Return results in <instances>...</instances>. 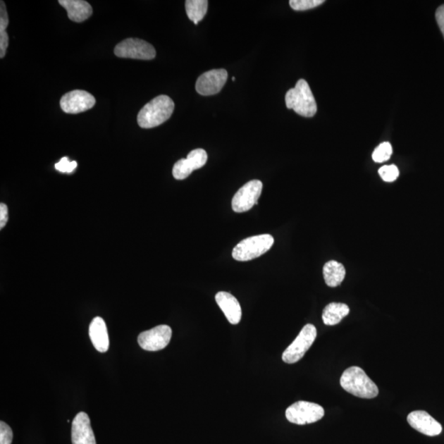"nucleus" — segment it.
Instances as JSON below:
<instances>
[{"label": "nucleus", "mask_w": 444, "mask_h": 444, "mask_svg": "<svg viewBox=\"0 0 444 444\" xmlns=\"http://www.w3.org/2000/svg\"><path fill=\"white\" fill-rule=\"evenodd\" d=\"M58 4L66 9L68 17L73 22L82 23L92 16L91 4L83 0H59Z\"/></svg>", "instance_id": "16"}, {"label": "nucleus", "mask_w": 444, "mask_h": 444, "mask_svg": "<svg viewBox=\"0 0 444 444\" xmlns=\"http://www.w3.org/2000/svg\"><path fill=\"white\" fill-rule=\"evenodd\" d=\"M186 159L190 162L194 171L199 170L206 164L207 153L205 150L199 148V149L191 151L189 154H187Z\"/></svg>", "instance_id": "21"}, {"label": "nucleus", "mask_w": 444, "mask_h": 444, "mask_svg": "<svg viewBox=\"0 0 444 444\" xmlns=\"http://www.w3.org/2000/svg\"><path fill=\"white\" fill-rule=\"evenodd\" d=\"M323 3V0H290V5L295 11H304L320 6Z\"/></svg>", "instance_id": "24"}, {"label": "nucleus", "mask_w": 444, "mask_h": 444, "mask_svg": "<svg viewBox=\"0 0 444 444\" xmlns=\"http://www.w3.org/2000/svg\"><path fill=\"white\" fill-rule=\"evenodd\" d=\"M263 191V183L258 180H251L236 192L232 199V209L235 212L249 211L254 205L258 204V200Z\"/></svg>", "instance_id": "8"}, {"label": "nucleus", "mask_w": 444, "mask_h": 444, "mask_svg": "<svg viewBox=\"0 0 444 444\" xmlns=\"http://www.w3.org/2000/svg\"><path fill=\"white\" fill-rule=\"evenodd\" d=\"M345 276V269L337 261H329L323 266V278L326 284L330 288H337L342 284Z\"/></svg>", "instance_id": "17"}, {"label": "nucleus", "mask_w": 444, "mask_h": 444, "mask_svg": "<svg viewBox=\"0 0 444 444\" xmlns=\"http://www.w3.org/2000/svg\"><path fill=\"white\" fill-rule=\"evenodd\" d=\"M9 23L6 6L4 1L0 4V58H3L6 54L8 47V35L6 28Z\"/></svg>", "instance_id": "20"}, {"label": "nucleus", "mask_w": 444, "mask_h": 444, "mask_svg": "<svg viewBox=\"0 0 444 444\" xmlns=\"http://www.w3.org/2000/svg\"><path fill=\"white\" fill-rule=\"evenodd\" d=\"M285 105L304 117H313L317 112V103L309 83L304 79H300L295 87L286 93Z\"/></svg>", "instance_id": "3"}, {"label": "nucleus", "mask_w": 444, "mask_h": 444, "mask_svg": "<svg viewBox=\"0 0 444 444\" xmlns=\"http://www.w3.org/2000/svg\"><path fill=\"white\" fill-rule=\"evenodd\" d=\"M228 73L224 68L212 69L197 78L196 91L202 96L215 95L224 87Z\"/></svg>", "instance_id": "10"}, {"label": "nucleus", "mask_w": 444, "mask_h": 444, "mask_svg": "<svg viewBox=\"0 0 444 444\" xmlns=\"http://www.w3.org/2000/svg\"><path fill=\"white\" fill-rule=\"evenodd\" d=\"M77 166V161H70L68 160V158L66 156L63 157L61 161L56 163V169L62 173H72L76 169Z\"/></svg>", "instance_id": "26"}, {"label": "nucleus", "mask_w": 444, "mask_h": 444, "mask_svg": "<svg viewBox=\"0 0 444 444\" xmlns=\"http://www.w3.org/2000/svg\"><path fill=\"white\" fill-rule=\"evenodd\" d=\"M407 421L414 429L427 436H438L443 427L436 419L424 411L412 412L408 414Z\"/></svg>", "instance_id": "12"}, {"label": "nucleus", "mask_w": 444, "mask_h": 444, "mask_svg": "<svg viewBox=\"0 0 444 444\" xmlns=\"http://www.w3.org/2000/svg\"><path fill=\"white\" fill-rule=\"evenodd\" d=\"M89 335L94 347L99 352L105 353L110 347V340L105 321L101 317L93 319L89 327Z\"/></svg>", "instance_id": "15"}, {"label": "nucleus", "mask_w": 444, "mask_h": 444, "mask_svg": "<svg viewBox=\"0 0 444 444\" xmlns=\"http://www.w3.org/2000/svg\"><path fill=\"white\" fill-rule=\"evenodd\" d=\"M324 413V409L319 404L300 401L286 409L285 417L290 423L304 426L320 421Z\"/></svg>", "instance_id": "6"}, {"label": "nucleus", "mask_w": 444, "mask_h": 444, "mask_svg": "<svg viewBox=\"0 0 444 444\" xmlns=\"http://www.w3.org/2000/svg\"><path fill=\"white\" fill-rule=\"evenodd\" d=\"M232 81H235V77L232 78Z\"/></svg>", "instance_id": "30"}, {"label": "nucleus", "mask_w": 444, "mask_h": 444, "mask_svg": "<svg viewBox=\"0 0 444 444\" xmlns=\"http://www.w3.org/2000/svg\"><path fill=\"white\" fill-rule=\"evenodd\" d=\"M13 436L12 428L6 423L0 422V444H11Z\"/></svg>", "instance_id": "27"}, {"label": "nucleus", "mask_w": 444, "mask_h": 444, "mask_svg": "<svg viewBox=\"0 0 444 444\" xmlns=\"http://www.w3.org/2000/svg\"><path fill=\"white\" fill-rule=\"evenodd\" d=\"M317 337V329L313 324L305 325L302 330L291 343L285 349L283 354V360L285 363L295 364L304 357L314 343Z\"/></svg>", "instance_id": "5"}, {"label": "nucleus", "mask_w": 444, "mask_h": 444, "mask_svg": "<svg viewBox=\"0 0 444 444\" xmlns=\"http://www.w3.org/2000/svg\"><path fill=\"white\" fill-rule=\"evenodd\" d=\"M96 104L92 94L82 90H74L63 95L61 100L63 111L67 113H79L90 110Z\"/></svg>", "instance_id": "11"}, {"label": "nucleus", "mask_w": 444, "mask_h": 444, "mask_svg": "<svg viewBox=\"0 0 444 444\" xmlns=\"http://www.w3.org/2000/svg\"><path fill=\"white\" fill-rule=\"evenodd\" d=\"M273 244L274 238L269 234L249 237L235 247L232 257L236 261H250L266 253Z\"/></svg>", "instance_id": "4"}, {"label": "nucleus", "mask_w": 444, "mask_h": 444, "mask_svg": "<svg viewBox=\"0 0 444 444\" xmlns=\"http://www.w3.org/2000/svg\"><path fill=\"white\" fill-rule=\"evenodd\" d=\"M350 313L347 304L343 303H331L323 309L322 318L325 325L338 324Z\"/></svg>", "instance_id": "18"}, {"label": "nucleus", "mask_w": 444, "mask_h": 444, "mask_svg": "<svg viewBox=\"0 0 444 444\" xmlns=\"http://www.w3.org/2000/svg\"><path fill=\"white\" fill-rule=\"evenodd\" d=\"M192 171L194 170H192L189 161L185 158V159H181L175 163L174 167H173L172 173L175 179L183 180L189 177Z\"/></svg>", "instance_id": "22"}, {"label": "nucleus", "mask_w": 444, "mask_h": 444, "mask_svg": "<svg viewBox=\"0 0 444 444\" xmlns=\"http://www.w3.org/2000/svg\"><path fill=\"white\" fill-rule=\"evenodd\" d=\"M436 16L438 27L444 37V4L437 9Z\"/></svg>", "instance_id": "29"}, {"label": "nucleus", "mask_w": 444, "mask_h": 444, "mask_svg": "<svg viewBox=\"0 0 444 444\" xmlns=\"http://www.w3.org/2000/svg\"><path fill=\"white\" fill-rule=\"evenodd\" d=\"M175 103L166 95L158 96L146 104L137 115V123L142 128L159 126L169 120L174 111Z\"/></svg>", "instance_id": "1"}, {"label": "nucleus", "mask_w": 444, "mask_h": 444, "mask_svg": "<svg viewBox=\"0 0 444 444\" xmlns=\"http://www.w3.org/2000/svg\"><path fill=\"white\" fill-rule=\"evenodd\" d=\"M209 7V2L206 0H187L185 2V9L187 17L194 22L195 25L199 24L205 17Z\"/></svg>", "instance_id": "19"}, {"label": "nucleus", "mask_w": 444, "mask_h": 444, "mask_svg": "<svg viewBox=\"0 0 444 444\" xmlns=\"http://www.w3.org/2000/svg\"><path fill=\"white\" fill-rule=\"evenodd\" d=\"M8 219V206L4 204H0V229H3Z\"/></svg>", "instance_id": "28"}, {"label": "nucleus", "mask_w": 444, "mask_h": 444, "mask_svg": "<svg viewBox=\"0 0 444 444\" xmlns=\"http://www.w3.org/2000/svg\"><path fill=\"white\" fill-rule=\"evenodd\" d=\"M71 439L73 444H97L90 418L87 413L79 412L73 419Z\"/></svg>", "instance_id": "13"}, {"label": "nucleus", "mask_w": 444, "mask_h": 444, "mask_svg": "<svg viewBox=\"0 0 444 444\" xmlns=\"http://www.w3.org/2000/svg\"><path fill=\"white\" fill-rule=\"evenodd\" d=\"M118 58L151 61L156 57V49L150 43L137 38H128L118 43L115 48Z\"/></svg>", "instance_id": "7"}, {"label": "nucleus", "mask_w": 444, "mask_h": 444, "mask_svg": "<svg viewBox=\"0 0 444 444\" xmlns=\"http://www.w3.org/2000/svg\"><path fill=\"white\" fill-rule=\"evenodd\" d=\"M393 154V147L389 142L381 143L373 152L372 158L375 162L382 163L390 159Z\"/></svg>", "instance_id": "23"}, {"label": "nucleus", "mask_w": 444, "mask_h": 444, "mask_svg": "<svg viewBox=\"0 0 444 444\" xmlns=\"http://www.w3.org/2000/svg\"><path fill=\"white\" fill-rule=\"evenodd\" d=\"M216 301L231 324L235 325L240 322L242 309L239 301L234 295L221 291L216 295Z\"/></svg>", "instance_id": "14"}, {"label": "nucleus", "mask_w": 444, "mask_h": 444, "mask_svg": "<svg viewBox=\"0 0 444 444\" xmlns=\"http://www.w3.org/2000/svg\"><path fill=\"white\" fill-rule=\"evenodd\" d=\"M378 174L385 182H393L399 176V170L395 165L384 166L380 168Z\"/></svg>", "instance_id": "25"}, {"label": "nucleus", "mask_w": 444, "mask_h": 444, "mask_svg": "<svg viewBox=\"0 0 444 444\" xmlns=\"http://www.w3.org/2000/svg\"><path fill=\"white\" fill-rule=\"evenodd\" d=\"M172 330L167 325H159L150 330L145 331L138 335L137 343L140 347L148 352H157L169 345Z\"/></svg>", "instance_id": "9"}, {"label": "nucleus", "mask_w": 444, "mask_h": 444, "mask_svg": "<svg viewBox=\"0 0 444 444\" xmlns=\"http://www.w3.org/2000/svg\"><path fill=\"white\" fill-rule=\"evenodd\" d=\"M340 386L355 397L372 399L378 395L377 385L369 378L362 368L350 367L345 370L340 380Z\"/></svg>", "instance_id": "2"}]
</instances>
